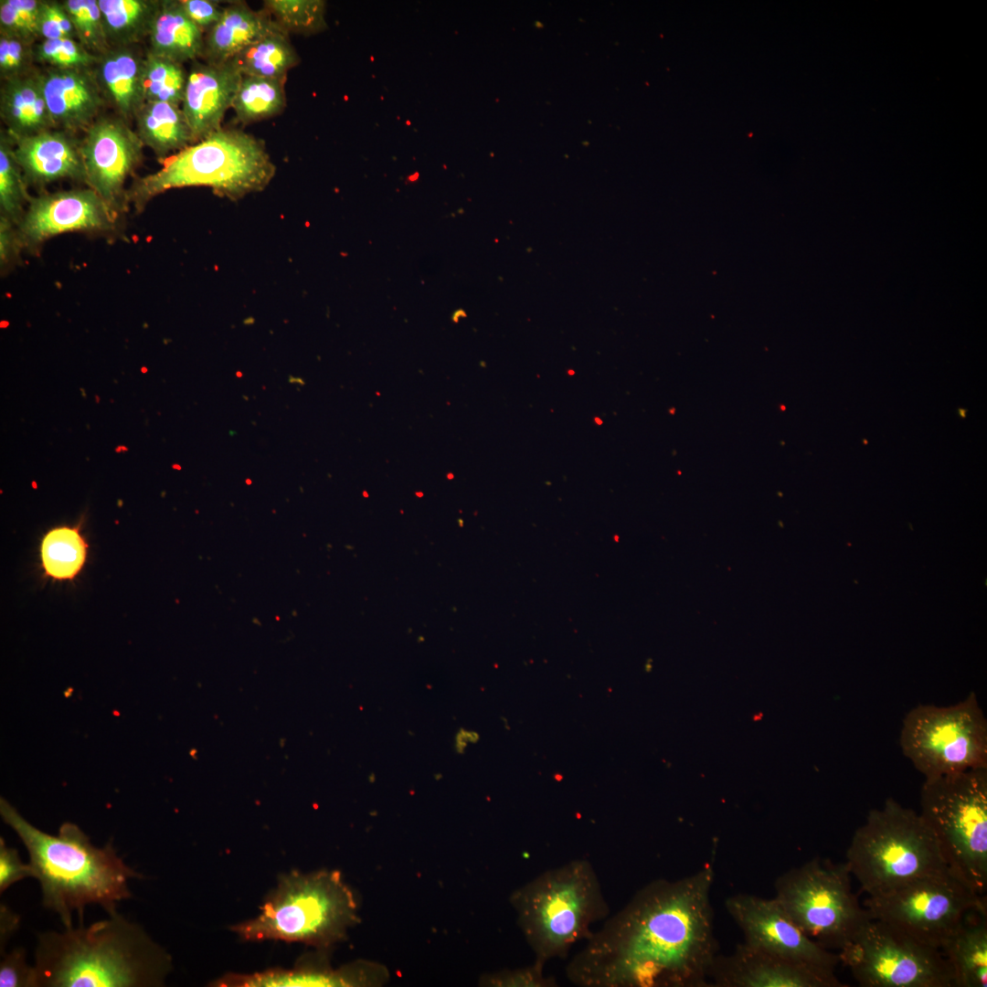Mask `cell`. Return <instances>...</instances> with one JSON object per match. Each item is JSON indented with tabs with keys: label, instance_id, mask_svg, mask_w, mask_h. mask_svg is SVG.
<instances>
[{
	"label": "cell",
	"instance_id": "obj_1",
	"mask_svg": "<svg viewBox=\"0 0 987 987\" xmlns=\"http://www.w3.org/2000/svg\"><path fill=\"white\" fill-rule=\"evenodd\" d=\"M705 865L676 880L650 882L586 939L566 967L583 987H709L718 954Z\"/></svg>",
	"mask_w": 987,
	"mask_h": 987
},
{
	"label": "cell",
	"instance_id": "obj_2",
	"mask_svg": "<svg viewBox=\"0 0 987 987\" xmlns=\"http://www.w3.org/2000/svg\"><path fill=\"white\" fill-rule=\"evenodd\" d=\"M37 935V987H160L171 955L117 911L87 927Z\"/></svg>",
	"mask_w": 987,
	"mask_h": 987
},
{
	"label": "cell",
	"instance_id": "obj_3",
	"mask_svg": "<svg viewBox=\"0 0 987 987\" xmlns=\"http://www.w3.org/2000/svg\"><path fill=\"white\" fill-rule=\"evenodd\" d=\"M0 813L27 850L42 905L58 915L64 928L73 926L75 911L83 923L88 905H100L108 915L117 911V903L132 897L129 880L143 878L118 856L111 842L95 846L74 823H63L57 835L44 833L3 798Z\"/></svg>",
	"mask_w": 987,
	"mask_h": 987
},
{
	"label": "cell",
	"instance_id": "obj_4",
	"mask_svg": "<svg viewBox=\"0 0 987 987\" xmlns=\"http://www.w3.org/2000/svg\"><path fill=\"white\" fill-rule=\"evenodd\" d=\"M510 902L535 961L543 965L565 958L576 943L590 937L591 925L610 912L598 876L586 859L543 872L515 890Z\"/></svg>",
	"mask_w": 987,
	"mask_h": 987
},
{
	"label": "cell",
	"instance_id": "obj_5",
	"mask_svg": "<svg viewBox=\"0 0 987 987\" xmlns=\"http://www.w3.org/2000/svg\"><path fill=\"white\" fill-rule=\"evenodd\" d=\"M358 920L354 894L336 871L281 876L256 918L230 927L247 941L283 940L327 949Z\"/></svg>",
	"mask_w": 987,
	"mask_h": 987
},
{
	"label": "cell",
	"instance_id": "obj_6",
	"mask_svg": "<svg viewBox=\"0 0 987 987\" xmlns=\"http://www.w3.org/2000/svg\"><path fill=\"white\" fill-rule=\"evenodd\" d=\"M265 143L234 128H220L164 159L163 167L133 186L127 198L142 209L168 189L207 186L223 197L238 200L263 190L275 175Z\"/></svg>",
	"mask_w": 987,
	"mask_h": 987
},
{
	"label": "cell",
	"instance_id": "obj_7",
	"mask_svg": "<svg viewBox=\"0 0 987 987\" xmlns=\"http://www.w3.org/2000/svg\"><path fill=\"white\" fill-rule=\"evenodd\" d=\"M845 864L868 896L950 871L921 815L893 798L871 810L855 830Z\"/></svg>",
	"mask_w": 987,
	"mask_h": 987
},
{
	"label": "cell",
	"instance_id": "obj_8",
	"mask_svg": "<svg viewBox=\"0 0 987 987\" xmlns=\"http://www.w3.org/2000/svg\"><path fill=\"white\" fill-rule=\"evenodd\" d=\"M919 814L950 872L975 893L987 889V768L925 780Z\"/></svg>",
	"mask_w": 987,
	"mask_h": 987
},
{
	"label": "cell",
	"instance_id": "obj_9",
	"mask_svg": "<svg viewBox=\"0 0 987 987\" xmlns=\"http://www.w3.org/2000/svg\"><path fill=\"white\" fill-rule=\"evenodd\" d=\"M774 887V899L793 922L832 951H840L868 918L853 893L845 862L812 858L780 875Z\"/></svg>",
	"mask_w": 987,
	"mask_h": 987
},
{
	"label": "cell",
	"instance_id": "obj_10",
	"mask_svg": "<svg viewBox=\"0 0 987 987\" xmlns=\"http://www.w3.org/2000/svg\"><path fill=\"white\" fill-rule=\"evenodd\" d=\"M899 744L925 780L987 768V720L975 693L949 706L912 708L903 719Z\"/></svg>",
	"mask_w": 987,
	"mask_h": 987
},
{
	"label": "cell",
	"instance_id": "obj_11",
	"mask_svg": "<svg viewBox=\"0 0 987 987\" xmlns=\"http://www.w3.org/2000/svg\"><path fill=\"white\" fill-rule=\"evenodd\" d=\"M983 907L985 896L975 893L950 871L868 896L864 903L870 918L939 950L970 913Z\"/></svg>",
	"mask_w": 987,
	"mask_h": 987
},
{
	"label": "cell",
	"instance_id": "obj_12",
	"mask_svg": "<svg viewBox=\"0 0 987 987\" xmlns=\"http://www.w3.org/2000/svg\"><path fill=\"white\" fill-rule=\"evenodd\" d=\"M838 954L862 987H953L940 950L869 917Z\"/></svg>",
	"mask_w": 987,
	"mask_h": 987
},
{
	"label": "cell",
	"instance_id": "obj_13",
	"mask_svg": "<svg viewBox=\"0 0 987 987\" xmlns=\"http://www.w3.org/2000/svg\"><path fill=\"white\" fill-rule=\"evenodd\" d=\"M727 913L744 935V942L769 954L834 971L838 953L811 939L772 898L737 894L725 901Z\"/></svg>",
	"mask_w": 987,
	"mask_h": 987
},
{
	"label": "cell",
	"instance_id": "obj_14",
	"mask_svg": "<svg viewBox=\"0 0 987 987\" xmlns=\"http://www.w3.org/2000/svg\"><path fill=\"white\" fill-rule=\"evenodd\" d=\"M709 987H845L834 971L778 957L739 943L717 954L708 973Z\"/></svg>",
	"mask_w": 987,
	"mask_h": 987
},
{
	"label": "cell",
	"instance_id": "obj_15",
	"mask_svg": "<svg viewBox=\"0 0 987 987\" xmlns=\"http://www.w3.org/2000/svg\"><path fill=\"white\" fill-rule=\"evenodd\" d=\"M143 143L119 119L101 117L86 130L80 143L85 182L113 210L128 175L139 164Z\"/></svg>",
	"mask_w": 987,
	"mask_h": 987
},
{
	"label": "cell",
	"instance_id": "obj_16",
	"mask_svg": "<svg viewBox=\"0 0 987 987\" xmlns=\"http://www.w3.org/2000/svg\"><path fill=\"white\" fill-rule=\"evenodd\" d=\"M115 210L91 188L47 194L31 198L20 222V234L29 244L74 230L108 229Z\"/></svg>",
	"mask_w": 987,
	"mask_h": 987
},
{
	"label": "cell",
	"instance_id": "obj_17",
	"mask_svg": "<svg viewBox=\"0 0 987 987\" xmlns=\"http://www.w3.org/2000/svg\"><path fill=\"white\" fill-rule=\"evenodd\" d=\"M388 977L381 965L356 961L340 969L331 968L325 953L303 956L290 970L272 969L253 974L225 975L210 986H377Z\"/></svg>",
	"mask_w": 987,
	"mask_h": 987
},
{
	"label": "cell",
	"instance_id": "obj_18",
	"mask_svg": "<svg viewBox=\"0 0 987 987\" xmlns=\"http://www.w3.org/2000/svg\"><path fill=\"white\" fill-rule=\"evenodd\" d=\"M241 78L230 62H192L181 108L196 143L222 128V120L231 108Z\"/></svg>",
	"mask_w": 987,
	"mask_h": 987
},
{
	"label": "cell",
	"instance_id": "obj_19",
	"mask_svg": "<svg viewBox=\"0 0 987 987\" xmlns=\"http://www.w3.org/2000/svg\"><path fill=\"white\" fill-rule=\"evenodd\" d=\"M53 127L88 129L103 105V96L88 69H47L38 74Z\"/></svg>",
	"mask_w": 987,
	"mask_h": 987
},
{
	"label": "cell",
	"instance_id": "obj_20",
	"mask_svg": "<svg viewBox=\"0 0 987 987\" xmlns=\"http://www.w3.org/2000/svg\"><path fill=\"white\" fill-rule=\"evenodd\" d=\"M14 154L25 179L31 183L47 184L62 178L85 181L80 143L66 131L47 130L16 139Z\"/></svg>",
	"mask_w": 987,
	"mask_h": 987
},
{
	"label": "cell",
	"instance_id": "obj_21",
	"mask_svg": "<svg viewBox=\"0 0 987 987\" xmlns=\"http://www.w3.org/2000/svg\"><path fill=\"white\" fill-rule=\"evenodd\" d=\"M276 27L278 26L266 10H253L242 1L231 2L224 7L219 20L206 33L202 58L208 63H227Z\"/></svg>",
	"mask_w": 987,
	"mask_h": 987
},
{
	"label": "cell",
	"instance_id": "obj_22",
	"mask_svg": "<svg viewBox=\"0 0 987 987\" xmlns=\"http://www.w3.org/2000/svg\"><path fill=\"white\" fill-rule=\"evenodd\" d=\"M143 62V57L128 47L110 48L98 56L94 78L103 98L124 118L134 117L144 102Z\"/></svg>",
	"mask_w": 987,
	"mask_h": 987
},
{
	"label": "cell",
	"instance_id": "obj_23",
	"mask_svg": "<svg viewBox=\"0 0 987 987\" xmlns=\"http://www.w3.org/2000/svg\"><path fill=\"white\" fill-rule=\"evenodd\" d=\"M940 950L950 967L953 987H986V907L970 913L943 943Z\"/></svg>",
	"mask_w": 987,
	"mask_h": 987
},
{
	"label": "cell",
	"instance_id": "obj_24",
	"mask_svg": "<svg viewBox=\"0 0 987 987\" xmlns=\"http://www.w3.org/2000/svg\"><path fill=\"white\" fill-rule=\"evenodd\" d=\"M0 115L14 139L35 135L53 127L38 74L4 80L0 92Z\"/></svg>",
	"mask_w": 987,
	"mask_h": 987
},
{
	"label": "cell",
	"instance_id": "obj_25",
	"mask_svg": "<svg viewBox=\"0 0 987 987\" xmlns=\"http://www.w3.org/2000/svg\"><path fill=\"white\" fill-rule=\"evenodd\" d=\"M148 37L150 52L180 64L203 56L204 32L186 15L179 1H159Z\"/></svg>",
	"mask_w": 987,
	"mask_h": 987
},
{
	"label": "cell",
	"instance_id": "obj_26",
	"mask_svg": "<svg viewBox=\"0 0 987 987\" xmlns=\"http://www.w3.org/2000/svg\"><path fill=\"white\" fill-rule=\"evenodd\" d=\"M136 133L143 145L162 159L195 143L188 122L180 105L145 101L134 116Z\"/></svg>",
	"mask_w": 987,
	"mask_h": 987
},
{
	"label": "cell",
	"instance_id": "obj_27",
	"mask_svg": "<svg viewBox=\"0 0 987 987\" xmlns=\"http://www.w3.org/2000/svg\"><path fill=\"white\" fill-rule=\"evenodd\" d=\"M299 61L289 35L278 27L246 47L228 62L242 75L286 80L288 71Z\"/></svg>",
	"mask_w": 987,
	"mask_h": 987
},
{
	"label": "cell",
	"instance_id": "obj_28",
	"mask_svg": "<svg viewBox=\"0 0 987 987\" xmlns=\"http://www.w3.org/2000/svg\"><path fill=\"white\" fill-rule=\"evenodd\" d=\"M107 42L128 47L149 35L159 1L98 0Z\"/></svg>",
	"mask_w": 987,
	"mask_h": 987
},
{
	"label": "cell",
	"instance_id": "obj_29",
	"mask_svg": "<svg viewBox=\"0 0 987 987\" xmlns=\"http://www.w3.org/2000/svg\"><path fill=\"white\" fill-rule=\"evenodd\" d=\"M286 80L242 75L231 108L242 123L274 117L286 107Z\"/></svg>",
	"mask_w": 987,
	"mask_h": 987
},
{
	"label": "cell",
	"instance_id": "obj_30",
	"mask_svg": "<svg viewBox=\"0 0 987 987\" xmlns=\"http://www.w3.org/2000/svg\"><path fill=\"white\" fill-rule=\"evenodd\" d=\"M87 545L78 528L61 526L49 531L41 544L42 566L55 579H71L82 568Z\"/></svg>",
	"mask_w": 987,
	"mask_h": 987
},
{
	"label": "cell",
	"instance_id": "obj_31",
	"mask_svg": "<svg viewBox=\"0 0 987 987\" xmlns=\"http://www.w3.org/2000/svg\"><path fill=\"white\" fill-rule=\"evenodd\" d=\"M187 71L183 64L150 51L143 57L142 84L145 101L169 102L181 106Z\"/></svg>",
	"mask_w": 987,
	"mask_h": 987
},
{
	"label": "cell",
	"instance_id": "obj_32",
	"mask_svg": "<svg viewBox=\"0 0 987 987\" xmlns=\"http://www.w3.org/2000/svg\"><path fill=\"white\" fill-rule=\"evenodd\" d=\"M266 10L275 24L290 33L313 35L325 29V2L321 0H265Z\"/></svg>",
	"mask_w": 987,
	"mask_h": 987
},
{
	"label": "cell",
	"instance_id": "obj_33",
	"mask_svg": "<svg viewBox=\"0 0 987 987\" xmlns=\"http://www.w3.org/2000/svg\"><path fill=\"white\" fill-rule=\"evenodd\" d=\"M29 199L26 179L14 154V140L6 131L0 134V207L2 216L21 222L23 206Z\"/></svg>",
	"mask_w": 987,
	"mask_h": 987
},
{
	"label": "cell",
	"instance_id": "obj_34",
	"mask_svg": "<svg viewBox=\"0 0 987 987\" xmlns=\"http://www.w3.org/2000/svg\"><path fill=\"white\" fill-rule=\"evenodd\" d=\"M62 5L78 41L87 50L98 57L111 48L105 37L98 0H66Z\"/></svg>",
	"mask_w": 987,
	"mask_h": 987
},
{
	"label": "cell",
	"instance_id": "obj_35",
	"mask_svg": "<svg viewBox=\"0 0 987 987\" xmlns=\"http://www.w3.org/2000/svg\"><path fill=\"white\" fill-rule=\"evenodd\" d=\"M34 56L56 69H89L98 59L73 38L43 39L35 48Z\"/></svg>",
	"mask_w": 987,
	"mask_h": 987
},
{
	"label": "cell",
	"instance_id": "obj_36",
	"mask_svg": "<svg viewBox=\"0 0 987 987\" xmlns=\"http://www.w3.org/2000/svg\"><path fill=\"white\" fill-rule=\"evenodd\" d=\"M42 1L1 0L0 32L32 43L38 36L37 20Z\"/></svg>",
	"mask_w": 987,
	"mask_h": 987
},
{
	"label": "cell",
	"instance_id": "obj_37",
	"mask_svg": "<svg viewBox=\"0 0 987 987\" xmlns=\"http://www.w3.org/2000/svg\"><path fill=\"white\" fill-rule=\"evenodd\" d=\"M34 57L31 43L0 32V76L3 80L28 74Z\"/></svg>",
	"mask_w": 987,
	"mask_h": 987
},
{
	"label": "cell",
	"instance_id": "obj_38",
	"mask_svg": "<svg viewBox=\"0 0 987 987\" xmlns=\"http://www.w3.org/2000/svg\"><path fill=\"white\" fill-rule=\"evenodd\" d=\"M544 966L535 961L532 965L516 970H506L483 976L482 984L502 987H555L557 981L547 976Z\"/></svg>",
	"mask_w": 987,
	"mask_h": 987
},
{
	"label": "cell",
	"instance_id": "obj_39",
	"mask_svg": "<svg viewBox=\"0 0 987 987\" xmlns=\"http://www.w3.org/2000/svg\"><path fill=\"white\" fill-rule=\"evenodd\" d=\"M1 955V987H37L35 968L27 963L24 948L17 947Z\"/></svg>",
	"mask_w": 987,
	"mask_h": 987
},
{
	"label": "cell",
	"instance_id": "obj_40",
	"mask_svg": "<svg viewBox=\"0 0 987 987\" xmlns=\"http://www.w3.org/2000/svg\"><path fill=\"white\" fill-rule=\"evenodd\" d=\"M38 36L44 39L73 38L76 32L62 3L42 1L38 20Z\"/></svg>",
	"mask_w": 987,
	"mask_h": 987
},
{
	"label": "cell",
	"instance_id": "obj_41",
	"mask_svg": "<svg viewBox=\"0 0 987 987\" xmlns=\"http://www.w3.org/2000/svg\"><path fill=\"white\" fill-rule=\"evenodd\" d=\"M27 877H32V869L29 864L23 863L17 850L7 846L5 839L0 837L1 894L13 884Z\"/></svg>",
	"mask_w": 987,
	"mask_h": 987
},
{
	"label": "cell",
	"instance_id": "obj_42",
	"mask_svg": "<svg viewBox=\"0 0 987 987\" xmlns=\"http://www.w3.org/2000/svg\"><path fill=\"white\" fill-rule=\"evenodd\" d=\"M186 15L203 32L208 31L221 17L224 7L210 0L179 1Z\"/></svg>",
	"mask_w": 987,
	"mask_h": 987
},
{
	"label": "cell",
	"instance_id": "obj_43",
	"mask_svg": "<svg viewBox=\"0 0 987 987\" xmlns=\"http://www.w3.org/2000/svg\"><path fill=\"white\" fill-rule=\"evenodd\" d=\"M16 237L12 230L11 221L1 217L0 220V256L1 262L7 261L16 246Z\"/></svg>",
	"mask_w": 987,
	"mask_h": 987
},
{
	"label": "cell",
	"instance_id": "obj_44",
	"mask_svg": "<svg viewBox=\"0 0 987 987\" xmlns=\"http://www.w3.org/2000/svg\"><path fill=\"white\" fill-rule=\"evenodd\" d=\"M0 939L2 950L3 947H5V942L16 930L19 925V917L13 913V911H11L3 904H1L0 909Z\"/></svg>",
	"mask_w": 987,
	"mask_h": 987
},
{
	"label": "cell",
	"instance_id": "obj_45",
	"mask_svg": "<svg viewBox=\"0 0 987 987\" xmlns=\"http://www.w3.org/2000/svg\"><path fill=\"white\" fill-rule=\"evenodd\" d=\"M478 738L479 736L477 735V733L468 732L462 729V732H459L456 738V748L459 752H462L468 743H474L478 740Z\"/></svg>",
	"mask_w": 987,
	"mask_h": 987
}]
</instances>
